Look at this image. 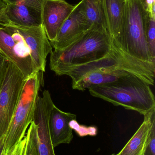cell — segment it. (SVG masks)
Instances as JSON below:
<instances>
[{
	"label": "cell",
	"mask_w": 155,
	"mask_h": 155,
	"mask_svg": "<svg viewBox=\"0 0 155 155\" xmlns=\"http://www.w3.org/2000/svg\"><path fill=\"white\" fill-rule=\"evenodd\" d=\"M111 40L110 51L104 57L65 74L72 79L73 89L84 91L93 86L134 81L154 85L155 62L133 57L116 40Z\"/></svg>",
	"instance_id": "obj_1"
},
{
	"label": "cell",
	"mask_w": 155,
	"mask_h": 155,
	"mask_svg": "<svg viewBox=\"0 0 155 155\" xmlns=\"http://www.w3.org/2000/svg\"><path fill=\"white\" fill-rule=\"evenodd\" d=\"M111 41L106 28L94 26L66 48L52 51L50 54V69L57 75H65L75 67L104 57L110 51Z\"/></svg>",
	"instance_id": "obj_2"
},
{
	"label": "cell",
	"mask_w": 155,
	"mask_h": 155,
	"mask_svg": "<svg viewBox=\"0 0 155 155\" xmlns=\"http://www.w3.org/2000/svg\"><path fill=\"white\" fill-rule=\"evenodd\" d=\"M94 97L145 115L155 108V96L144 81L120 82L93 86L88 88Z\"/></svg>",
	"instance_id": "obj_3"
},
{
	"label": "cell",
	"mask_w": 155,
	"mask_h": 155,
	"mask_svg": "<svg viewBox=\"0 0 155 155\" xmlns=\"http://www.w3.org/2000/svg\"><path fill=\"white\" fill-rule=\"evenodd\" d=\"M147 18L143 0H125L121 31L116 41L133 57L155 62L147 42Z\"/></svg>",
	"instance_id": "obj_4"
},
{
	"label": "cell",
	"mask_w": 155,
	"mask_h": 155,
	"mask_svg": "<svg viewBox=\"0 0 155 155\" xmlns=\"http://www.w3.org/2000/svg\"><path fill=\"white\" fill-rule=\"evenodd\" d=\"M43 74L41 71L36 72L25 81L5 136L3 150L5 153L11 151L25 136L26 130L33 120L39 91L44 85Z\"/></svg>",
	"instance_id": "obj_5"
},
{
	"label": "cell",
	"mask_w": 155,
	"mask_h": 155,
	"mask_svg": "<svg viewBox=\"0 0 155 155\" xmlns=\"http://www.w3.org/2000/svg\"><path fill=\"white\" fill-rule=\"evenodd\" d=\"M26 80L20 70L7 61L0 89V139L7 134Z\"/></svg>",
	"instance_id": "obj_6"
},
{
	"label": "cell",
	"mask_w": 155,
	"mask_h": 155,
	"mask_svg": "<svg viewBox=\"0 0 155 155\" xmlns=\"http://www.w3.org/2000/svg\"><path fill=\"white\" fill-rule=\"evenodd\" d=\"M9 26L19 35L29 53L35 72L44 73L46 58L52 51L42 25L38 26L23 27L11 24Z\"/></svg>",
	"instance_id": "obj_7"
},
{
	"label": "cell",
	"mask_w": 155,
	"mask_h": 155,
	"mask_svg": "<svg viewBox=\"0 0 155 155\" xmlns=\"http://www.w3.org/2000/svg\"><path fill=\"white\" fill-rule=\"evenodd\" d=\"M48 90L38 96L34 114L33 122L37 127L39 155H56L49 131V122L51 111L54 105Z\"/></svg>",
	"instance_id": "obj_8"
},
{
	"label": "cell",
	"mask_w": 155,
	"mask_h": 155,
	"mask_svg": "<svg viewBox=\"0 0 155 155\" xmlns=\"http://www.w3.org/2000/svg\"><path fill=\"white\" fill-rule=\"evenodd\" d=\"M72 5L65 0H45L42 6V22L50 42L55 39L65 21L73 12Z\"/></svg>",
	"instance_id": "obj_9"
},
{
	"label": "cell",
	"mask_w": 155,
	"mask_h": 155,
	"mask_svg": "<svg viewBox=\"0 0 155 155\" xmlns=\"http://www.w3.org/2000/svg\"><path fill=\"white\" fill-rule=\"evenodd\" d=\"M76 115L63 112L54 105L49 118L50 137L54 148L61 144H69L73 138L70 123L76 119Z\"/></svg>",
	"instance_id": "obj_10"
},
{
	"label": "cell",
	"mask_w": 155,
	"mask_h": 155,
	"mask_svg": "<svg viewBox=\"0 0 155 155\" xmlns=\"http://www.w3.org/2000/svg\"><path fill=\"white\" fill-rule=\"evenodd\" d=\"M87 31L79 12V3L59 29L55 39L50 42L54 50H62L77 41Z\"/></svg>",
	"instance_id": "obj_11"
},
{
	"label": "cell",
	"mask_w": 155,
	"mask_h": 155,
	"mask_svg": "<svg viewBox=\"0 0 155 155\" xmlns=\"http://www.w3.org/2000/svg\"><path fill=\"white\" fill-rule=\"evenodd\" d=\"M18 46L14 38L3 28H0V54L13 64L27 79L35 72L31 60L22 54L17 49Z\"/></svg>",
	"instance_id": "obj_12"
},
{
	"label": "cell",
	"mask_w": 155,
	"mask_h": 155,
	"mask_svg": "<svg viewBox=\"0 0 155 155\" xmlns=\"http://www.w3.org/2000/svg\"><path fill=\"white\" fill-rule=\"evenodd\" d=\"M7 15L11 24L23 27L42 25V8L25 4H7Z\"/></svg>",
	"instance_id": "obj_13"
},
{
	"label": "cell",
	"mask_w": 155,
	"mask_h": 155,
	"mask_svg": "<svg viewBox=\"0 0 155 155\" xmlns=\"http://www.w3.org/2000/svg\"><path fill=\"white\" fill-rule=\"evenodd\" d=\"M155 121V108L144 115V120L135 134L116 155H143L147 144L153 122Z\"/></svg>",
	"instance_id": "obj_14"
},
{
	"label": "cell",
	"mask_w": 155,
	"mask_h": 155,
	"mask_svg": "<svg viewBox=\"0 0 155 155\" xmlns=\"http://www.w3.org/2000/svg\"><path fill=\"white\" fill-rule=\"evenodd\" d=\"M106 27L111 37L117 40L121 31L124 1L102 0Z\"/></svg>",
	"instance_id": "obj_15"
},
{
	"label": "cell",
	"mask_w": 155,
	"mask_h": 155,
	"mask_svg": "<svg viewBox=\"0 0 155 155\" xmlns=\"http://www.w3.org/2000/svg\"><path fill=\"white\" fill-rule=\"evenodd\" d=\"M79 9L87 31L99 25L107 29L102 0H82Z\"/></svg>",
	"instance_id": "obj_16"
},
{
	"label": "cell",
	"mask_w": 155,
	"mask_h": 155,
	"mask_svg": "<svg viewBox=\"0 0 155 155\" xmlns=\"http://www.w3.org/2000/svg\"><path fill=\"white\" fill-rule=\"evenodd\" d=\"M26 134L25 155H39L37 127L33 121L28 127Z\"/></svg>",
	"instance_id": "obj_17"
},
{
	"label": "cell",
	"mask_w": 155,
	"mask_h": 155,
	"mask_svg": "<svg viewBox=\"0 0 155 155\" xmlns=\"http://www.w3.org/2000/svg\"><path fill=\"white\" fill-rule=\"evenodd\" d=\"M146 39L148 49L152 58L155 60V18H147Z\"/></svg>",
	"instance_id": "obj_18"
},
{
	"label": "cell",
	"mask_w": 155,
	"mask_h": 155,
	"mask_svg": "<svg viewBox=\"0 0 155 155\" xmlns=\"http://www.w3.org/2000/svg\"><path fill=\"white\" fill-rule=\"evenodd\" d=\"M143 155H155V121L152 124L147 144Z\"/></svg>",
	"instance_id": "obj_19"
},
{
	"label": "cell",
	"mask_w": 155,
	"mask_h": 155,
	"mask_svg": "<svg viewBox=\"0 0 155 155\" xmlns=\"http://www.w3.org/2000/svg\"><path fill=\"white\" fill-rule=\"evenodd\" d=\"M7 4L0 0V27L4 28L11 24L7 15Z\"/></svg>",
	"instance_id": "obj_20"
},
{
	"label": "cell",
	"mask_w": 155,
	"mask_h": 155,
	"mask_svg": "<svg viewBox=\"0 0 155 155\" xmlns=\"http://www.w3.org/2000/svg\"><path fill=\"white\" fill-rule=\"evenodd\" d=\"M6 4H25L42 8L45 0H4Z\"/></svg>",
	"instance_id": "obj_21"
},
{
	"label": "cell",
	"mask_w": 155,
	"mask_h": 155,
	"mask_svg": "<svg viewBox=\"0 0 155 155\" xmlns=\"http://www.w3.org/2000/svg\"><path fill=\"white\" fill-rule=\"evenodd\" d=\"M26 142V138L25 136L21 142L7 153V155H25Z\"/></svg>",
	"instance_id": "obj_22"
},
{
	"label": "cell",
	"mask_w": 155,
	"mask_h": 155,
	"mask_svg": "<svg viewBox=\"0 0 155 155\" xmlns=\"http://www.w3.org/2000/svg\"><path fill=\"white\" fill-rule=\"evenodd\" d=\"M7 61V60L4 56L0 54V89H1L4 75L5 72Z\"/></svg>",
	"instance_id": "obj_23"
},
{
	"label": "cell",
	"mask_w": 155,
	"mask_h": 155,
	"mask_svg": "<svg viewBox=\"0 0 155 155\" xmlns=\"http://www.w3.org/2000/svg\"><path fill=\"white\" fill-rule=\"evenodd\" d=\"M5 139V137H3L0 139V155H1L3 150L4 146Z\"/></svg>",
	"instance_id": "obj_24"
},
{
	"label": "cell",
	"mask_w": 155,
	"mask_h": 155,
	"mask_svg": "<svg viewBox=\"0 0 155 155\" xmlns=\"http://www.w3.org/2000/svg\"><path fill=\"white\" fill-rule=\"evenodd\" d=\"M112 155H116H116H115V154H112Z\"/></svg>",
	"instance_id": "obj_25"
},
{
	"label": "cell",
	"mask_w": 155,
	"mask_h": 155,
	"mask_svg": "<svg viewBox=\"0 0 155 155\" xmlns=\"http://www.w3.org/2000/svg\"><path fill=\"white\" fill-rule=\"evenodd\" d=\"M123 1H125V0H123Z\"/></svg>",
	"instance_id": "obj_26"
},
{
	"label": "cell",
	"mask_w": 155,
	"mask_h": 155,
	"mask_svg": "<svg viewBox=\"0 0 155 155\" xmlns=\"http://www.w3.org/2000/svg\"><path fill=\"white\" fill-rule=\"evenodd\" d=\"M0 28H1V27H0Z\"/></svg>",
	"instance_id": "obj_27"
},
{
	"label": "cell",
	"mask_w": 155,
	"mask_h": 155,
	"mask_svg": "<svg viewBox=\"0 0 155 155\" xmlns=\"http://www.w3.org/2000/svg\"></svg>",
	"instance_id": "obj_28"
}]
</instances>
